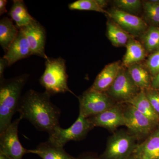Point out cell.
I'll use <instances>...</instances> for the list:
<instances>
[{
  "mask_svg": "<svg viewBox=\"0 0 159 159\" xmlns=\"http://www.w3.org/2000/svg\"><path fill=\"white\" fill-rule=\"evenodd\" d=\"M46 92L29 90L21 97L17 112L20 117L29 120L38 130L49 134L59 126L61 111L51 101Z\"/></svg>",
  "mask_w": 159,
  "mask_h": 159,
  "instance_id": "6da1fadb",
  "label": "cell"
},
{
  "mask_svg": "<svg viewBox=\"0 0 159 159\" xmlns=\"http://www.w3.org/2000/svg\"><path fill=\"white\" fill-rule=\"evenodd\" d=\"M29 76L23 74L1 81L0 86V134L9 127L17 112L20 95Z\"/></svg>",
  "mask_w": 159,
  "mask_h": 159,
  "instance_id": "7a4b0ae2",
  "label": "cell"
},
{
  "mask_svg": "<svg viewBox=\"0 0 159 159\" xmlns=\"http://www.w3.org/2000/svg\"><path fill=\"white\" fill-rule=\"evenodd\" d=\"M66 61L62 57L46 60L45 69L39 79L41 85L50 96L60 93H74L68 85Z\"/></svg>",
  "mask_w": 159,
  "mask_h": 159,
  "instance_id": "3957f363",
  "label": "cell"
},
{
  "mask_svg": "<svg viewBox=\"0 0 159 159\" xmlns=\"http://www.w3.org/2000/svg\"><path fill=\"white\" fill-rule=\"evenodd\" d=\"M94 127L89 118L79 113L77 120L69 128L63 129L60 125L55 127L48 134V140L54 145L63 147L70 141L82 140Z\"/></svg>",
  "mask_w": 159,
  "mask_h": 159,
  "instance_id": "277c9868",
  "label": "cell"
},
{
  "mask_svg": "<svg viewBox=\"0 0 159 159\" xmlns=\"http://www.w3.org/2000/svg\"><path fill=\"white\" fill-rule=\"evenodd\" d=\"M136 137L124 131H119L109 139L101 159H126L136 148Z\"/></svg>",
  "mask_w": 159,
  "mask_h": 159,
  "instance_id": "5b68a950",
  "label": "cell"
},
{
  "mask_svg": "<svg viewBox=\"0 0 159 159\" xmlns=\"http://www.w3.org/2000/svg\"><path fill=\"white\" fill-rule=\"evenodd\" d=\"M79 113L85 118H90L113 107L110 97L105 93L89 89L79 98Z\"/></svg>",
  "mask_w": 159,
  "mask_h": 159,
  "instance_id": "8992f818",
  "label": "cell"
},
{
  "mask_svg": "<svg viewBox=\"0 0 159 159\" xmlns=\"http://www.w3.org/2000/svg\"><path fill=\"white\" fill-rule=\"evenodd\" d=\"M21 119L19 117L0 134V153L11 159H22L25 154L29 153V150L21 144L18 135L19 124Z\"/></svg>",
  "mask_w": 159,
  "mask_h": 159,
  "instance_id": "52a82bcc",
  "label": "cell"
},
{
  "mask_svg": "<svg viewBox=\"0 0 159 159\" xmlns=\"http://www.w3.org/2000/svg\"><path fill=\"white\" fill-rule=\"evenodd\" d=\"M140 90L127 70L122 67L116 78L107 92L112 99L119 102H126L133 98Z\"/></svg>",
  "mask_w": 159,
  "mask_h": 159,
  "instance_id": "ba28073f",
  "label": "cell"
},
{
  "mask_svg": "<svg viewBox=\"0 0 159 159\" xmlns=\"http://www.w3.org/2000/svg\"><path fill=\"white\" fill-rule=\"evenodd\" d=\"M129 105L123 111L125 126L136 138L147 135L150 132L154 124L134 106Z\"/></svg>",
  "mask_w": 159,
  "mask_h": 159,
  "instance_id": "9c48e42d",
  "label": "cell"
},
{
  "mask_svg": "<svg viewBox=\"0 0 159 159\" xmlns=\"http://www.w3.org/2000/svg\"><path fill=\"white\" fill-rule=\"evenodd\" d=\"M25 34L33 55L47 59L45 51L46 39L44 28L34 20L28 25L20 29Z\"/></svg>",
  "mask_w": 159,
  "mask_h": 159,
  "instance_id": "30bf717a",
  "label": "cell"
},
{
  "mask_svg": "<svg viewBox=\"0 0 159 159\" xmlns=\"http://www.w3.org/2000/svg\"><path fill=\"white\" fill-rule=\"evenodd\" d=\"M108 16L124 31L134 36L144 33L147 30V24L141 18L118 9L108 11Z\"/></svg>",
  "mask_w": 159,
  "mask_h": 159,
  "instance_id": "8fae6325",
  "label": "cell"
},
{
  "mask_svg": "<svg viewBox=\"0 0 159 159\" xmlns=\"http://www.w3.org/2000/svg\"><path fill=\"white\" fill-rule=\"evenodd\" d=\"M94 126H99L113 130L121 125H125L123 111L115 105L101 113L88 118Z\"/></svg>",
  "mask_w": 159,
  "mask_h": 159,
  "instance_id": "7c38bea8",
  "label": "cell"
},
{
  "mask_svg": "<svg viewBox=\"0 0 159 159\" xmlns=\"http://www.w3.org/2000/svg\"><path fill=\"white\" fill-rule=\"evenodd\" d=\"M33 55L27 39L20 29L17 37L10 45L3 57L8 61L10 66L20 60Z\"/></svg>",
  "mask_w": 159,
  "mask_h": 159,
  "instance_id": "4fadbf2b",
  "label": "cell"
},
{
  "mask_svg": "<svg viewBox=\"0 0 159 159\" xmlns=\"http://www.w3.org/2000/svg\"><path fill=\"white\" fill-rule=\"evenodd\" d=\"M121 68L119 61L107 65L98 74L90 89L102 93L107 92L113 83Z\"/></svg>",
  "mask_w": 159,
  "mask_h": 159,
  "instance_id": "5bb4252c",
  "label": "cell"
},
{
  "mask_svg": "<svg viewBox=\"0 0 159 159\" xmlns=\"http://www.w3.org/2000/svg\"><path fill=\"white\" fill-rule=\"evenodd\" d=\"M29 153L37 155L42 159H77L68 153L63 147L54 145L49 140L40 143L35 149L29 150Z\"/></svg>",
  "mask_w": 159,
  "mask_h": 159,
  "instance_id": "9a60e30c",
  "label": "cell"
},
{
  "mask_svg": "<svg viewBox=\"0 0 159 159\" xmlns=\"http://www.w3.org/2000/svg\"><path fill=\"white\" fill-rule=\"evenodd\" d=\"M134 154L139 159H159V128L138 145Z\"/></svg>",
  "mask_w": 159,
  "mask_h": 159,
  "instance_id": "2e32d148",
  "label": "cell"
},
{
  "mask_svg": "<svg viewBox=\"0 0 159 159\" xmlns=\"http://www.w3.org/2000/svg\"><path fill=\"white\" fill-rule=\"evenodd\" d=\"M133 106L142 114L150 119L154 125L158 123L159 116L154 110L146 97L145 90L140 92L130 100L126 102Z\"/></svg>",
  "mask_w": 159,
  "mask_h": 159,
  "instance_id": "e0dca14e",
  "label": "cell"
},
{
  "mask_svg": "<svg viewBox=\"0 0 159 159\" xmlns=\"http://www.w3.org/2000/svg\"><path fill=\"white\" fill-rule=\"evenodd\" d=\"M20 29L12 20L4 17L0 21V45L5 52L17 37Z\"/></svg>",
  "mask_w": 159,
  "mask_h": 159,
  "instance_id": "ac0fdd59",
  "label": "cell"
},
{
  "mask_svg": "<svg viewBox=\"0 0 159 159\" xmlns=\"http://www.w3.org/2000/svg\"><path fill=\"white\" fill-rule=\"evenodd\" d=\"M9 14L19 29L28 25L35 20L29 14L25 2L21 0L13 1Z\"/></svg>",
  "mask_w": 159,
  "mask_h": 159,
  "instance_id": "d6986e66",
  "label": "cell"
},
{
  "mask_svg": "<svg viewBox=\"0 0 159 159\" xmlns=\"http://www.w3.org/2000/svg\"><path fill=\"white\" fill-rule=\"evenodd\" d=\"M126 53L122 61L124 66L129 67L138 63L145 58V49L136 40L131 39L126 44Z\"/></svg>",
  "mask_w": 159,
  "mask_h": 159,
  "instance_id": "ffe728a7",
  "label": "cell"
},
{
  "mask_svg": "<svg viewBox=\"0 0 159 159\" xmlns=\"http://www.w3.org/2000/svg\"><path fill=\"white\" fill-rule=\"evenodd\" d=\"M107 37L114 46L117 47L126 46L133 36L124 31L113 21L108 20L107 23Z\"/></svg>",
  "mask_w": 159,
  "mask_h": 159,
  "instance_id": "44dd1931",
  "label": "cell"
},
{
  "mask_svg": "<svg viewBox=\"0 0 159 159\" xmlns=\"http://www.w3.org/2000/svg\"><path fill=\"white\" fill-rule=\"evenodd\" d=\"M131 77L136 85L142 90L150 88L151 82L148 71L141 64H134L127 69Z\"/></svg>",
  "mask_w": 159,
  "mask_h": 159,
  "instance_id": "7402d4cb",
  "label": "cell"
},
{
  "mask_svg": "<svg viewBox=\"0 0 159 159\" xmlns=\"http://www.w3.org/2000/svg\"><path fill=\"white\" fill-rule=\"evenodd\" d=\"M142 40L146 51H156L159 49V27L151 26L142 35Z\"/></svg>",
  "mask_w": 159,
  "mask_h": 159,
  "instance_id": "603a6c76",
  "label": "cell"
},
{
  "mask_svg": "<svg viewBox=\"0 0 159 159\" xmlns=\"http://www.w3.org/2000/svg\"><path fill=\"white\" fill-rule=\"evenodd\" d=\"M145 19L152 26H159V0L145 1L143 2Z\"/></svg>",
  "mask_w": 159,
  "mask_h": 159,
  "instance_id": "cb8c5ba5",
  "label": "cell"
},
{
  "mask_svg": "<svg viewBox=\"0 0 159 159\" xmlns=\"http://www.w3.org/2000/svg\"><path fill=\"white\" fill-rule=\"evenodd\" d=\"M68 7L70 10L93 11L108 14V11L99 6L97 0H78L69 4Z\"/></svg>",
  "mask_w": 159,
  "mask_h": 159,
  "instance_id": "d4e9b609",
  "label": "cell"
},
{
  "mask_svg": "<svg viewBox=\"0 0 159 159\" xmlns=\"http://www.w3.org/2000/svg\"><path fill=\"white\" fill-rule=\"evenodd\" d=\"M114 2L118 9L129 13L139 11L142 6L140 0H116Z\"/></svg>",
  "mask_w": 159,
  "mask_h": 159,
  "instance_id": "484cf974",
  "label": "cell"
},
{
  "mask_svg": "<svg viewBox=\"0 0 159 159\" xmlns=\"http://www.w3.org/2000/svg\"><path fill=\"white\" fill-rule=\"evenodd\" d=\"M146 64L150 74L156 76L159 73V49L149 56Z\"/></svg>",
  "mask_w": 159,
  "mask_h": 159,
  "instance_id": "4316f807",
  "label": "cell"
},
{
  "mask_svg": "<svg viewBox=\"0 0 159 159\" xmlns=\"http://www.w3.org/2000/svg\"><path fill=\"white\" fill-rule=\"evenodd\" d=\"M145 91L151 105L159 116V89H155L151 87Z\"/></svg>",
  "mask_w": 159,
  "mask_h": 159,
  "instance_id": "83f0119b",
  "label": "cell"
},
{
  "mask_svg": "<svg viewBox=\"0 0 159 159\" xmlns=\"http://www.w3.org/2000/svg\"><path fill=\"white\" fill-rule=\"evenodd\" d=\"M8 66V63L7 60L4 57H1L0 59V81H3L4 80V71L6 69V67Z\"/></svg>",
  "mask_w": 159,
  "mask_h": 159,
  "instance_id": "f1b7e54d",
  "label": "cell"
},
{
  "mask_svg": "<svg viewBox=\"0 0 159 159\" xmlns=\"http://www.w3.org/2000/svg\"><path fill=\"white\" fill-rule=\"evenodd\" d=\"M77 159H101L96 154L93 152H85L80 155Z\"/></svg>",
  "mask_w": 159,
  "mask_h": 159,
  "instance_id": "f546056e",
  "label": "cell"
},
{
  "mask_svg": "<svg viewBox=\"0 0 159 159\" xmlns=\"http://www.w3.org/2000/svg\"><path fill=\"white\" fill-rule=\"evenodd\" d=\"M152 88L155 89H159V73L154 77L151 81Z\"/></svg>",
  "mask_w": 159,
  "mask_h": 159,
  "instance_id": "4dcf8cb0",
  "label": "cell"
},
{
  "mask_svg": "<svg viewBox=\"0 0 159 159\" xmlns=\"http://www.w3.org/2000/svg\"><path fill=\"white\" fill-rule=\"evenodd\" d=\"M7 1L6 0H0V15H2L7 12L6 9Z\"/></svg>",
  "mask_w": 159,
  "mask_h": 159,
  "instance_id": "1f68e13d",
  "label": "cell"
},
{
  "mask_svg": "<svg viewBox=\"0 0 159 159\" xmlns=\"http://www.w3.org/2000/svg\"><path fill=\"white\" fill-rule=\"evenodd\" d=\"M97 2L99 6L102 7V9H104V7L107 6V1L104 0H97Z\"/></svg>",
  "mask_w": 159,
  "mask_h": 159,
  "instance_id": "d6a6232c",
  "label": "cell"
},
{
  "mask_svg": "<svg viewBox=\"0 0 159 159\" xmlns=\"http://www.w3.org/2000/svg\"><path fill=\"white\" fill-rule=\"evenodd\" d=\"M0 159H11L9 157H7V156L3 154L2 153H0Z\"/></svg>",
  "mask_w": 159,
  "mask_h": 159,
  "instance_id": "836d02e7",
  "label": "cell"
},
{
  "mask_svg": "<svg viewBox=\"0 0 159 159\" xmlns=\"http://www.w3.org/2000/svg\"><path fill=\"white\" fill-rule=\"evenodd\" d=\"M126 159H139L134 154H133L132 155H131L130 157H129L128 158Z\"/></svg>",
  "mask_w": 159,
  "mask_h": 159,
  "instance_id": "e575fe53",
  "label": "cell"
}]
</instances>
